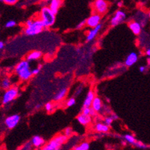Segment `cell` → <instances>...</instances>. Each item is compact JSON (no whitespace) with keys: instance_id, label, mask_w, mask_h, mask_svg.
Instances as JSON below:
<instances>
[{"instance_id":"cell-21","label":"cell","mask_w":150,"mask_h":150,"mask_svg":"<svg viewBox=\"0 0 150 150\" xmlns=\"http://www.w3.org/2000/svg\"><path fill=\"white\" fill-rule=\"evenodd\" d=\"M2 88L4 90H8L11 88V81L8 78H5L2 81Z\"/></svg>"},{"instance_id":"cell-12","label":"cell","mask_w":150,"mask_h":150,"mask_svg":"<svg viewBox=\"0 0 150 150\" xmlns=\"http://www.w3.org/2000/svg\"><path fill=\"white\" fill-rule=\"evenodd\" d=\"M77 121L79 122L81 125L86 126V125H88L92 121V117L90 115H86L84 114H80L77 117Z\"/></svg>"},{"instance_id":"cell-15","label":"cell","mask_w":150,"mask_h":150,"mask_svg":"<svg viewBox=\"0 0 150 150\" xmlns=\"http://www.w3.org/2000/svg\"><path fill=\"white\" fill-rule=\"evenodd\" d=\"M31 144L32 146L37 148H40V147L43 146L45 144V140L42 137L39 135L34 136L31 139Z\"/></svg>"},{"instance_id":"cell-29","label":"cell","mask_w":150,"mask_h":150,"mask_svg":"<svg viewBox=\"0 0 150 150\" xmlns=\"http://www.w3.org/2000/svg\"><path fill=\"white\" fill-rule=\"evenodd\" d=\"M113 121H114V120H113V118L111 117H107L105 118L104 120V123H105L106 125H108V126H110L111 125V124H112Z\"/></svg>"},{"instance_id":"cell-44","label":"cell","mask_w":150,"mask_h":150,"mask_svg":"<svg viewBox=\"0 0 150 150\" xmlns=\"http://www.w3.org/2000/svg\"><path fill=\"white\" fill-rule=\"evenodd\" d=\"M43 1H45V2H51L52 0H43Z\"/></svg>"},{"instance_id":"cell-19","label":"cell","mask_w":150,"mask_h":150,"mask_svg":"<svg viewBox=\"0 0 150 150\" xmlns=\"http://www.w3.org/2000/svg\"><path fill=\"white\" fill-rule=\"evenodd\" d=\"M42 56V53L40 51H33L30 52L27 55L26 60L28 61H37V60L40 59Z\"/></svg>"},{"instance_id":"cell-8","label":"cell","mask_w":150,"mask_h":150,"mask_svg":"<svg viewBox=\"0 0 150 150\" xmlns=\"http://www.w3.org/2000/svg\"><path fill=\"white\" fill-rule=\"evenodd\" d=\"M101 14L97 13H94L86 20V25L91 28H93L101 24Z\"/></svg>"},{"instance_id":"cell-38","label":"cell","mask_w":150,"mask_h":150,"mask_svg":"<svg viewBox=\"0 0 150 150\" xmlns=\"http://www.w3.org/2000/svg\"><path fill=\"white\" fill-rule=\"evenodd\" d=\"M4 46H5V43H4V42L0 41V50H2V49L4 48Z\"/></svg>"},{"instance_id":"cell-27","label":"cell","mask_w":150,"mask_h":150,"mask_svg":"<svg viewBox=\"0 0 150 150\" xmlns=\"http://www.w3.org/2000/svg\"><path fill=\"white\" fill-rule=\"evenodd\" d=\"M16 25H17V23H16L14 20H9V21H8L5 23V27L8 28H13V27H14Z\"/></svg>"},{"instance_id":"cell-30","label":"cell","mask_w":150,"mask_h":150,"mask_svg":"<svg viewBox=\"0 0 150 150\" xmlns=\"http://www.w3.org/2000/svg\"><path fill=\"white\" fill-rule=\"evenodd\" d=\"M91 108L83 107L81 113L84 114H86V115H90V114H91Z\"/></svg>"},{"instance_id":"cell-5","label":"cell","mask_w":150,"mask_h":150,"mask_svg":"<svg viewBox=\"0 0 150 150\" xmlns=\"http://www.w3.org/2000/svg\"><path fill=\"white\" fill-rule=\"evenodd\" d=\"M19 96V89L17 87H11L8 90H5L2 96V104L3 105L9 104L10 102H13L14 99L17 98Z\"/></svg>"},{"instance_id":"cell-18","label":"cell","mask_w":150,"mask_h":150,"mask_svg":"<svg viewBox=\"0 0 150 150\" xmlns=\"http://www.w3.org/2000/svg\"><path fill=\"white\" fill-rule=\"evenodd\" d=\"M91 108L96 110L97 113L100 112L102 108V102L100 98L98 97V96L95 97V99H94L93 102L92 103V105H91Z\"/></svg>"},{"instance_id":"cell-22","label":"cell","mask_w":150,"mask_h":150,"mask_svg":"<svg viewBox=\"0 0 150 150\" xmlns=\"http://www.w3.org/2000/svg\"><path fill=\"white\" fill-rule=\"evenodd\" d=\"M90 149V144L88 142H83L79 145H78L77 146L75 147L74 150H89Z\"/></svg>"},{"instance_id":"cell-35","label":"cell","mask_w":150,"mask_h":150,"mask_svg":"<svg viewBox=\"0 0 150 150\" xmlns=\"http://www.w3.org/2000/svg\"><path fill=\"white\" fill-rule=\"evenodd\" d=\"M96 111L95 110H94V109H93L92 108H91V114H90V116H91V117H95V116L96 115Z\"/></svg>"},{"instance_id":"cell-28","label":"cell","mask_w":150,"mask_h":150,"mask_svg":"<svg viewBox=\"0 0 150 150\" xmlns=\"http://www.w3.org/2000/svg\"><path fill=\"white\" fill-rule=\"evenodd\" d=\"M0 1H1V2H3L4 3L6 4V5H13L17 3L19 0H0Z\"/></svg>"},{"instance_id":"cell-26","label":"cell","mask_w":150,"mask_h":150,"mask_svg":"<svg viewBox=\"0 0 150 150\" xmlns=\"http://www.w3.org/2000/svg\"><path fill=\"white\" fill-rule=\"evenodd\" d=\"M134 146L135 147H137V148H140V149H146L147 147V146L145 145L143 142L139 141V140H137L135 144H134Z\"/></svg>"},{"instance_id":"cell-3","label":"cell","mask_w":150,"mask_h":150,"mask_svg":"<svg viewBox=\"0 0 150 150\" xmlns=\"http://www.w3.org/2000/svg\"><path fill=\"white\" fill-rule=\"evenodd\" d=\"M55 15L50 7H43L40 13V18L44 23L46 28H50L55 22Z\"/></svg>"},{"instance_id":"cell-9","label":"cell","mask_w":150,"mask_h":150,"mask_svg":"<svg viewBox=\"0 0 150 150\" xmlns=\"http://www.w3.org/2000/svg\"><path fill=\"white\" fill-rule=\"evenodd\" d=\"M126 18V14L124 11L118 10L115 12L114 17L110 20V25L112 26H117L122 23Z\"/></svg>"},{"instance_id":"cell-39","label":"cell","mask_w":150,"mask_h":150,"mask_svg":"<svg viewBox=\"0 0 150 150\" xmlns=\"http://www.w3.org/2000/svg\"><path fill=\"white\" fill-rule=\"evenodd\" d=\"M146 54L147 56L150 58V48L148 49V50H146Z\"/></svg>"},{"instance_id":"cell-10","label":"cell","mask_w":150,"mask_h":150,"mask_svg":"<svg viewBox=\"0 0 150 150\" xmlns=\"http://www.w3.org/2000/svg\"><path fill=\"white\" fill-rule=\"evenodd\" d=\"M102 24H99V25H97L96 27L93 28H91V31L88 32V34L87 35V37H86V40L88 42H91L92 40H94V38H96V35L99 34V32L100 31L101 28H102Z\"/></svg>"},{"instance_id":"cell-17","label":"cell","mask_w":150,"mask_h":150,"mask_svg":"<svg viewBox=\"0 0 150 150\" xmlns=\"http://www.w3.org/2000/svg\"><path fill=\"white\" fill-rule=\"evenodd\" d=\"M95 131L99 133H107L110 130V126L106 125L105 123H102V122H98L95 125L94 127Z\"/></svg>"},{"instance_id":"cell-32","label":"cell","mask_w":150,"mask_h":150,"mask_svg":"<svg viewBox=\"0 0 150 150\" xmlns=\"http://www.w3.org/2000/svg\"><path fill=\"white\" fill-rule=\"evenodd\" d=\"M84 25H86V20H84V21L79 23L77 25V26H76V28H77V29H81L82 28H84Z\"/></svg>"},{"instance_id":"cell-33","label":"cell","mask_w":150,"mask_h":150,"mask_svg":"<svg viewBox=\"0 0 150 150\" xmlns=\"http://www.w3.org/2000/svg\"><path fill=\"white\" fill-rule=\"evenodd\" d=\"M40 71V69H39V68H35V69H32V70H31V72H32V75H33V76H36V75L39 74Z\"/></svg>"},{"instance_id":"cell-25","label":"cell","mask_w":150,"mask_h":150,"mask_svg":"<svg viewBox=\"0 0 150 150\" xmlns=\"http://www.w3.org/2000/svg\"><path fill=\"white\" fill-rule=\"evenodd\" d=\"M76 100L75 98H70V99H68L67 102L66 103L67 107H72V106L75 105H76Z\"/></svg>"},{"instance_id":"cell-2","label":"cell","mask_w":150,"mask_h":150,"mask_svg":"<svg viewBox=\"0 0 150 150\" xmlns=\"http://www.w3.org/2000/svg\"><path fill=\"white\" fill-rule=\"evenodd\" d=\"M67 138L64 134H60L50 140L44 146H43L41 150H60L61 146L67 140Z\"/></svg>"},{"instance_id":"cell-14","label":"cell","mask_w":150,"mask_h":150,"mask_svg":"<svg viewBox=\"0 0 150 150\" xmlns=\"http://www.w3.org/2000/svg\"><path fill=\"white\" fill-rule=\"evenodd\" d=\"M129 28L133 32L134 35H139L141 32V25L138 22L132 21L129 23Z\"/></svg>"},{"instance_id":"cell-11","label":"cell","mask_w":150,"mask_h":150,"mask_svg":"<svg viewBox=\"0 0 150 150\" xmlns=\"http://www.w3.org/2000/svg\"><path fill=\"white\" fill-rule=\"evenodd\" d=\"M138 60V55H137V53L135 52H131L130 54H129L126 58H125V65L126 67H130L133 66L134 64Z\"/></svg>"},{"instance_id":"cell-41","label":"cell","mask_w":150,"mask_h":150,"mask_svg":"<svg viewBox=\"0 0 150 150\" xmlns=\"http://www.w3.org/2000/svg\"><path fill=\"white\" fill-rule=\"evenodd\" d=\"M40 107H41V106H40V105H37V106L35 108H36V109H38V108H40Z\"/></svg>"},{"instance_id":"cell-7","label":"cell","mask_w":150,"mask_h":150,"mask_svg":"<svg viewBox=\"0 0 150 150\" xmlns=\"http://www.w3.org/2000/svg\"><path fill=\"white\" fill-rule=\"evenodd\" d=\"M20 121V116L19 114H13L6 117L4 121L5 126L8 129H14Z\"/></svg>"},{"instance_id":"cell-45","label":"cell","mask_w":150,"mask_h":150,"mask_svg":"<svg viewBox=\"0 0 150 150\" xmlns=\"http://www.w3.org/2000/svg\"><path fill=\"white\" fill-rule=\"evenodd\" d=\"M149 17H150V12H149Z\"/></svg>"},{"instance_id":"cell-6","label":"cell","mask_w":150,"mask_h":150,"mask_svg":"<svg viewBox=\"0 0 150 150\" xmlns=\"http://www.w3.org/2000/svg\"><path fill=\"white\" fill-rule=\"evenodd\" d=\"M93 9L96 13L104 14L108 10V3L105 0H95L93 2Z\"/></svg>"},{"instance_id":"cell-42","label":"cell","mask_w":150,"mask_h":150,"mask_svg":"<svg viewBox=\"0 0 150 150\" xmlns=\"http://www.w3.org/2000/svg\"><path fill=\"white\" fill-rule=\"evenodd\" d=\"M38 68H39V69H41L42 65L41 64H39V65H38Z\"/></svg>"},{"instance_id":"cell-13","label":"cell","mask_w":150,"mask_h":150,"mask_svg":"<svg viewBox=\"0 0 150 150\" xmlns=\"http://www.w3.org/2000/svg\"><path fill=\"white\" fill-rule=\"evenodd\" d=\"M95 97H96V96H95V93H94L93 91H90L87 94L85 99H84V103H83V107L91 108V105H92V103Z\"/></svg>"},{"instance_id":"cell-37","label":"cell","mask_w":150,"mask_h":150,"mask_svg":"<svg viewBox=\"0 0 150 150\" xmlns=\"http://www.w3.org/2000/svg\"><path fill=\"white\" fill-rule=\"evenodd\" d=\"M110 117H112L114 120H115L118 119V116H117L116 114H111V116H110Z\"/></svg>"},{"instance_id":"cell-20","label":"cell","mask_w":150,"mask_h":150,"mask_svg":"<svg viewBox=\"0 0 150 150\" xmlns=\"http://www.w3.org/2000/svg\"><path fill=\"white\" fill-rule=\"evenodd\" d=\"M67 94V88H62L60 91H58V92L54 95V100L57 101V102L63 100L66 97Z\"/></svg>"},{"instance_id":"cell-23","label":"cell","mask_w":150,"mask_h":150,"mask_svg":"<svg viewBox=\"0 0 150 150\" xmlns=\"http://www.w3.org/2000/svg\"><path fill=\"white\" fill-rule=\"evenodd\" d=\"M124 139H125V140H126V141H127L128 144H130L133 146H134V144H135L136 141H137V140L135 139V137H134L133 135H132V134H125V135L124 136Z\"/></svg>"},{"instance_id":"cell-4","label":"cell","mask_w":150,"mask_h":150,"mask_svg":"<svg viewBox=\"0 0 150 150\" xmlns=\"http://www.w3.org/2000/svg\"><path fill=\"white\" fill-rule=\"evenodd\" d=\"M44 28H46V26L41 19H37L34 20L33 23L30 26L25 27L24 33L28 36H35L42 32Z\"/></svg>"},{"instance_id":"cell-1","label":"cell","mask_w":150,"mask_h":150,"mask_svg":"<svg viewBox=\"0 0 150 150\" xmlns=\"http://www.w3.org/2000/svg\"><path fill=\"white\" fill-rule=\"evenodd\" d=\"M15 72L21 81H27L31 77L32 72L30 69L29 61L27 60H23L19 62L15 67Z\"/></svg>"},{"instance_id":"cell-16","label":"cell","mask_w":150,"mask_h":150,"mask_svg":"<svg viewBox=\"0 0 150 150\" xmlns=\"http://www.w3.org/2000/svg\"><path fill=\"white\" fill-rule=\"evenodd\" d=\"M64 0H52L50 4V8L54 14H57L59 10L60 7L61 6Z\"/></svg>"},{"instance_id":"cell-24","label":"cell","mask_w":150,"mask_h":150,"mask_svg":"<svg viewBox=\"0 0 150 150\" xmlns=\"http://www.w3.org/2000/svg\"><path fill=\"white\" fill-rule=\"evenodd\" d=\"M73 133V129L71 127H67L64 129V135H66L67 137H69L70 136H72Z\"/></svg>"},{"instance_id":"cell-43","label":"cell","mask_w":150,"mask_h":150,"mask_svg":"<svg viewBox=\"0 0 150 150\" xmlns=\"http://www.w3.org/2000/svg\"><path fill=\"white\" fill-rule=\"evenodd\" d=\"M118 5H119V6H120V7H121V6H122V2H119V4H118Z\"/></svg>"},{"instance_id":"cell-40","label":"cell","mask_w":150,"mask_h":150,"mask_svg":"<svg viewBox=\"0 0 150 150\" xmlns=\"http://www.w3.org/2000/svg\"><path fill=\"white\" fill-rule=\"evenodd\" d=\"M121 144H122V146H125L127 144V141H126V140H122V141H121Z\"/></svg>"},{"instance_id":"cell-34","label":"cell","mask_w":150,"mask_h":150,"mask_svg":"<svg viewBox=\"0 0 150 150\" xmlns=\"http://www.w3.org/2000/svg\"><path fill=\"white\" fill-rule=\"evenodd\" d=\"M34 20H32V19H29V20H27L26 22H25V27H28V26H30V25L33 23Z\"/></svg>"},{"instance_id":"cell-31","label":"cell","mask_w":150,"mask_h":150,"mask_svg":"<svg viewBox=\"0 0 150 150\" xmlns=\"http://www.w3.org/2000/svg\"><path fill=\"white\" fill-rule=\"evenodd\" d=\"M45 108H46V110H47V111H51L53 109V105L52 103H51V102H48V103H46V105H45Z\"/></svg>"},{"instance_id":"cell-36","label":"cell","mask_w":150,"mask_h":150,"mask_svg":"<svg viewBox=\"0 0 150 150\" xmlns=\"http://www.w3.org/2000/svg\"><path fill=\"white\" fill-rule=\"evenodd\" d=\"M145 70H146V67L140 66V67H139V71H140V73H144Z\"/></svg>"}]
</instances>
